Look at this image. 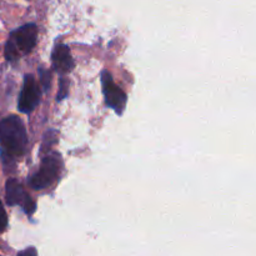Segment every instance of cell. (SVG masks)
Listing matches in <instances>:
<instances>
[{"instance_id":"6da1fadb","label":"cell","mask_w":256,"mask_h":256,"mask_svg":"<svg viewBox=\"0 0 256 256\" xmlns=\"http://www.w3.org/2000/svg\"><path fill=\"white\" fill-rule=\"evenodd\" d=\"M0 142L2 152L12 158L22 156L26 148V130L19 116L10 115L0 122Z\"/></svg>"},{"instance_id":"7a4b0ae2","label":"cell","mask_w":256,"mask_h":256,"mask_svg":"<svg viewBox=\"0 0 256 256\" xmlns=\"http://www.w3.org/2000/svg\"><path fill=\"white\" fill-rule=\"evenodd\" d=\"M60 166H62V162H60L59 155L52 154L44 156L40 169L30 179V186L35 190H42L50 186L56 180L60 172Z\"/></svg>"},{"instance_id":"3957f363","label":"cell","mask_w":256,"mask_h":256,"mask_svg":"<svg viewBox=\"0 0 256 256\" xmlns=\"http://www.w3.org/2000/svg\"><path fill=\"white\" fill-rule=\"evenodd\" d=\"M102 85L106 105L112 108L116 114L122 115L128 102L126 94L115 84L110 72L106 70L102 72Z\"/></svg>"},{"instance_id":"277c9868","label":"cell","mask_w":256,"mask_h":256,"mask_svg":"<svg viewBox=\"0 0 256 256\" xmlns=\"http://www.w3.org/2000/svg\"><path fill=\"white\" fill-rule=\"evenodd\" d=\"M5 194H6L8 205H10V206L20 205L25 214L30 215V216L35 212L36 205L16 179L8 180L6 184H5Z\"/></svg>"},{"instance_id":"5b68a950","label":"cell","mask_w":256,"mask_h":256,"mask_svg":"<svg viewBox=\"0 0 256 256\" xmlns=\"http://www.w3.org/2000/svg\"><path fill=\"white\" fill-rule=\"evenodd\" d=\"M40 100V90L32 74L25 75L24 85L20 92L18 108L24 114H30L38 106Z\"/></svg>"},{"instance_id":"8992f818","label":"cell","mask_w":256,"mask_h":256,"mask_svg":"<svg viewBox=\"0 0 256 256\" xmlns=\"http://www.w3.org/2000/svg\"><path fill=\"white\" fill-rule=\"evenodd\" d=\"M38 28L35 24H25L19 29L14 30L10 35V42L15 45L18 52L29 54L36 44Z\"/></svg>"},{"instance_id":"52a82bcc","label":"cell","mask_w":256,"mask_h":256,"mask_svg":"<svg viewBox=\"0 0 256 256\" xmlns=\"http://www.w3.org/2000/svg\"><path fill=\"white\" fill-rule=\"evenodd\" d=\"M52 60L54 69L58 72H60V74H66L74 66V60H72L69 46L64 44L55 46L54 52H52Z\"/></svg>"},{"instance_id":"ba28073f","label":"cell","mask_w":256,"mask_h":256,"mask_svg":"<svg viewBox=\"0 0 256 256\" xmlns=\"http://www.w3.org/2000/svg\"><path fill=\"white\" fill-rule=\"evenodd\" d=\"M20 54L19 52H18V49L15 48V45L12 44L10 40H8L6 45H5V58H6V60H9V62H15V60L19 59Z\"/></svg>"},{"instance_id":"9c48e42d","label":"cell","mask_w":256,"mask_h":256,"mask_svg":"<svg viewBox=\"0 0 256 256\" xmlns=\"http://www.w3.org/2000/svg\"><path fill=\"white\" fill-rule=\"evenodd\" d=\"M39 76L42 88H44L45 92H48L50 89V84H52V74H50L49 70L42 68V69H39Z\"/></svg>"},{"instance_id":"30bf717a","label":"cell","mask_w":256,"mask_h":256,"mask_svg":"<svg viewBox=\"0 0 256 256\" xmlns=\"http://www.w3.org/2000/svg\"><path fill=\"white\" fill-rule=\"evenodd\" d=\"M68 90H69V82L65 78H62L59 82V92H58L56 100L58 102H62V99L68 96Z\"/></svg>"},{"instance_id":"8fae6325","label":"cell","mask_w":256,"mask_h":256,"mask_svg":"<svg viewBox=\"0 0 256 256\" xmlns=\"http://www.w3.org/2000/svg\"><path fill=\"white\" fill-rule=\"evenodd\" d=\"M8 226V215L5 212L4 206H2V202H0V232H4Z\"/></svg>"}]
</instances>
